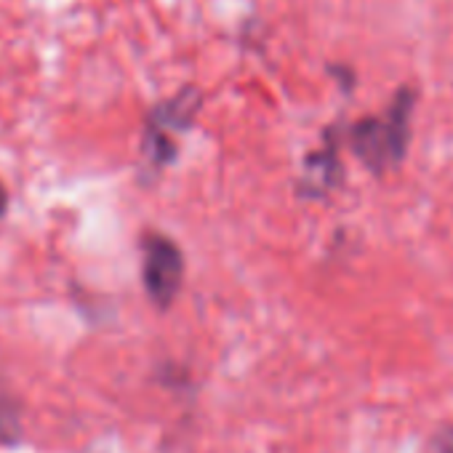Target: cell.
I'll return each mask as SVG.
<instances>
[{"mask_svg": "<svg viewBox=\"0 0 453 453\" xmlns=\"http://www.w3.org/2000/svg\"><path fill=\"white\" fill-rule=\"evenodd\" d=\"M416 107L413 88H400L381 118H363L349 128V147L352 152L373 171L384 173L395 168L408 150L411 142V115Z\"/></svg>", "mask_w": 453, "mask_h": 453, "instance_id": "obj_1", "label": "cell"}, {"mask_svg": "<svg viewBox=\"0 0 453 453\" xmlns=\"http://www.w3.org/2000/svg\"><path fill=\"white\" fill-rule=\"evenodd\" d=\"M181 273H184V262L179 249L160 235L150 238L144 246V286L155 304L160 307L171 304V299L181 286Z\"/></svg>", "mask_w": 453, "mask_h": 453, "instance_id": "obj_2", "label": "cell"}, {"mask_svg": "<svg viewBox=\"0 0 453 453\" xmlns=\"http://www.w3.org/2000/svg\"><path fill=\"white\" fill-rule=\"evenodd\" d=\"M307 168H310L307 179H310V181H315V187H318V189L331 187V184H334V176H336V171H339V160H336V139H328L326 150H320V152L310 155Z\"/></svg>", "mask_w": 453, "mask_h": 453, "instance_id": "obj_3", "label": "cell"}, {"mask_svg": "<svg viewBox=\"0 0 453 453\" xmlns=\"http://www.w3.org/2000/svg\"><path fill=\"white\" fill-rule=\"evenodd\" d=\"M440 453H453V434L442 437V450Z\"/></svg>", "mask_w": 453, "mask_h": 453, "instance_id": "obj_4", "label": "cell"}, {"mask_svg": "<svg viewBox=\"0 0 453 453\" xmlns=\"http://www.w3.org/2000/svg\"><path fill=\"white\" fill-rule=\"evenodd\" d=\"M6 205V192H4V187H0V208Z\"/></svg>", "mask_w": 453, "mask_h": 453, "instance_id": "obj_5", "label": "cell"}]
</instances>
